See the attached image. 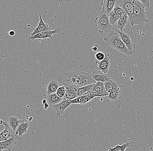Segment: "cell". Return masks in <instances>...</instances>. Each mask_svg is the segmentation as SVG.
Segmentation results:
<instances>
[{
  "label": "cell",
  "instance_id": "1",
  "mask_svg": "<svg viewBox=\"0 0 153 151\" xmlns=\"http://www.w3.org/2000/svg\"><path fill=\"white\" fill-rule=\"evenodd\" d=\"M57 80L58 83L63 86L71 84L76 85L80 87L97 83L90 74L87 72L80 71L62 73L58 77Z\"/></svg>",
  "mask_w": 153,
  "mask_h": 151
},
{
  "label": "cell",
  "instance_id": "2",
  "mask_svg": "<svg viewBox=\"0 0 153 151\" xmlns=\"http://www.w3.org/2000/svg\"><path fill=\"white\" fill-rule=\"evenodd\" d=\"M134 15L132 19L130 22L131 25H137L139 28H143L144 24L148 23L149 21L146 18L145 7L142 4L137 0L133 1Z\"/></svg>",
  "mask_w": 153,
  "mask_h": 151
},
{
  "label": "cell",
  "instance_id": "3",
  "mask_svg": "<svg viewBox=\"0 0 153 151\" xmlns=\"http://www.w3.org/2000/svg\"><path fill=\"white\" fill-rule=\"evenodd\" d=\"M104 40L110 46L120 52L124 53L127 56H130L134 53L128 50L120 39L119 34L117 33V30H113L108 34L107 37H105Z\"/></svg>",
  "mask_w": 153,
  "mask_h": 151
},
{
  "label": "cell",
  "instance_id": "4",
  "mask_svg": "<svg viewBox=\"0 0 153 151\" xmlns=\"http://www.w3.org/2000/svg\"><path fill=\"white\" fill-rule=\"evenodd\" d=\"M99 29L100 32H104L108 34L113 30L112 25L111 24L109 18L105 14H99L94 21Z\"/></svg>",
  "mask_w": 153,
  "mask_h": 151
},
{
  "label": "cell",
  "instance_id": "5",
  "mask_svg": "<svg viewBox=\"0 0 153 151\" xmlns=\"http://www.w3.org/2000/svg\"><path fill=\"white\" fill-rule=\"evenodd\" d=\"M116 4L123 8L128 16L129 21L131 22L134 15L133 0H117Z\"/></svg>",
  "mask_w": 153,
  "mask_h": 151
},
{
  "label": "cell",
  "instance_id": "6",
  "mask_svg": "<svg viewBox=\"0 0 153 151\" xmlns=\"http://www.w3.org/2000/svg\"><path fill=\"white\" fill-rule=\"evenodd\" d=\"M22 139V138L15 136L10 138V139L4 141H0V151L7 150L11 151L13 146L17 144V142Z\"/></svg>",
  "mask_w": 153,
  "mask_h": 151
},
{
  "label": "cell",
  "instance_id": "7",
  "mask_svg": "<svg viewBox=\"0 0 153 151\" xmlns=\"http://www.w3.org/2000/svg\"><path fill=\"white\" fill-rule=\"evenodd\" d=\"M122 87L115 88L110 92L109 95L107 96L108 102H114L116 106L120 108L122 105V103L118 100V97L122 93Z\"/></svg>",
  "mask_w": 153,
  "mask_h": 151
},
{
  "label": "cell",
  "instance_id": "8",
  "mask_svg": "<svg viewBox=\"0 0 153 151\" xmlns=\"http://www.w3.org/2000/svg\"><path fill=\"white\" fill-rule=\"evenodd\" d=\"M117 33L119 34L120 39L125 44L126 47L128 49L129 51L134 53V50L135 48V45L134 43V41L131 39L130 36L128 34L124 32H122L120 30H117Z\"/></svg>",
  "mask_w": 153,
  "mask_h": 151
},
{
  "label": "cell",
  "instance_id": "9",
  "mask_svg": "<svg viewBox=\"0 0 153 151\" xmlns=\"http://www.w3.org/2000/svg\"><path fill=\"white\" fill-rule=\"evenodd\" d=\"M61 31L60 28H56L53 30H49V31H44L42 33L35 34L33 36H30L29 37L28 41H33L37 39H44L50 38L53 39L52 35L53 34H57Z\"/></svg>",
  "mask_w": 153,
  "mask_h": 151
},
{
  "label": "cell",
  "instance_id": "10",
  "mask_svg": "<svg viewBox=\"0 0 153 151\" xmlns=\"http://www.w3.org/2000/svg\"><path fill=\"white\" fill-rule=\"evenodd\" d=\"M96 63L98 65L97 68V71H101L102 73L108 74L111 64V57L109 54H105V59L101 62L96 61Z\"/></svg>",
  "mask_w": 153,
  "mask_h": 151
},
{
  "label": "cell",
  "instance_id": "11",
  "mask_svg": "<svg viewBox=\"0 0 153 151\" xmlns=\"http://www.w3.org/2000/svg\"><path fill=\"white\" fill-rule=\"evenodd\" d=\"M71 105L70 100L63 99L61 103L51 106L56 112L57 115H61L65 114V111Z\"/></svg>",
  "mask_w": 153,
  "mask_h": 151
},
{
  "label": "cell",
  "instance_id": "12",
  "mask_svg": "<svg viewBox=\"0 0 153 151\" xmlns=\"http://www.w3.org/2000/svg\"><path fill=\"white\" fill-rule=\"evenodd\" d=\"M40 22L38 23V27H34L33 32L30 34V36H33L35 34H39L44 31L51 30V26L47 24H46L43 21L41 14L39 15Z\"/></svg>",
  "mask_w": 153,
  "mask_h": 151
},
{
  "label": "cell",
  "instance_id": "13",
  "mask_svg": "<svg viewBox=\"0 0 153 151\" xmlns=\"http://www.w3.org/2000/svg\"><path fill=\"white\" fill-rule=\"evenodd\" d=\"M116 2V0H103L101 2L103 7L100 14H105L109 16L114 8Z\"/></svg>",
  "mask_w": 153,
  "mask_h": 151
},
{
  "label": "cell",
  "instance_id": "14",
  "mask_svg": "<svg viewBox=\"0 0 153 151\" xmlns=\"http://www.w3.org/2000/svg\"><path fill=\"white\" fill-rule=\"evenodd\" d=\"M91 77L97 82L105 83L111 79V76L108 74L102 73L99 71L93 72Z\"/></svg>",
  "mask_w": 153,
  "mask_h": 151
},
{
  "label": "cell",
  "instance_id": "15",
  "mask_svg": "<svg viewBox=\"0 0 153 151\" xmlns=\"http://www.w3.org/2000/svg\"><path fill=\"white\" fill-rule=\"evenodd\" d=\"M4 125L5 126V129L1 132L2 136L4 138L5 141L8 140L10 138L15 136V132L12 129L8 123L6 122H4Z\"/></svg>",
  "mask_w": 153,
  "mask_h": 151
},
{
  "label": "cell",
  "instance_id": "16",
  "mask_svg": "<svg viewBox=\"0 0 153 151\" xmlns=\"http://www.w3.org/2000/svg\"><path fill=\"white\" fill-rule=\"evenodd\" d=\"M94 89L98 94V97H105L108 95L105 89L104 83L97 82Z\"/></svg>",
  "mask_w": 153,
  "mask_h": 151
},
{
  "label": "cell",
  "instance_id": "17",
  "mask_svg": "<svg viewBox=\"0 0 153 151\" xmlns=\"http://www.w3.org/2000/svg\"><path fill=\"white\" fill-rule=\"evenodd\" d=\"M105 89L108 94H109L110 92L115 88L122 87V86L118 82H116L114 80L111 79L106 83H104Z\"/></svg>",
  "mask_w": 153,
  "mask_h": 151
},
{
  "label": "cell",
  "instance_id": "18",
  "mask_svg": "<svg viewBox=\"0 0 153 151\" xmlns=\"http://www.w3.org/2000/svg\"><path fill=\"white\" fill-rule=\"evenodd\" d=\"M24 122H25L24 120L19 119L18 117H16V116H11L9 118V120L7 123L11 127L15 132L19 126H20L22 123Z\"/></svg>",
  "mask_w": 153,
  "mask_h": 151
},
{
  "label": "cell",
  "instance_id": "19",
  "mask_svg": "<svg viewBox=\"0 0 153 151\" xmlns=\"http://www.w3.org/2000/svg\"><path fill=\"white\" fill-rule=\"evenodd\" d=\"M29 126V125L27 122H24L22 123L17 128L15 134L17 136L22 138V136L25 134L26 133L27 129Z\"/></svg>",
  "mask_w": 153,
  "mask_h": 151
},
{
  "label": "cell",
  "instance_id": "20",
  "mask_svg": "<svg viewBox=\"0 0 153 151\" xmlns=\"http://www.w3.org/2000/svg\"><path fill=\"white\" fill-rule=\"evenodd\" d=\"M59 87V84L57 81L54 80H51L48 84L47 90L48 95L56 93Z\"/></svg>",
  "mask_w": 153,
  "mask_h": 151
},
{
  "label": "cell",
  "instance_id": "21",
  "mask_svg": "<svg viewBox=\"0 0 153 151\" xmlns=\"http://www.w3.org/2000/svg\"><path fill=\"white\" fill-rule=\"evenodd\" d=\"M128 16L126 14L122 15L120 18L119 19L117 22V27L118 29H119L120 31L123 32L124 27L128 24Z\"/></svg>",
  "mask_w": 153,
  "mask_h": 151
},
{
  "label": "cell",
  "instance_id": "22",
  "mask_svg": "<svg viewBox=\"0 0 153 151\" xmlns=\"http://www.w3.org/2000/svg\"><path fill=\"white\" fill-rule=\"evenodd\" d=\"M47 98V101H48V103L51 106L53 105L58 104L63 100V98L58 97L56 93L48 95Z\"/></svg>",
  "mask_w": 153,
  "mask_h": 151
},
{
  "label": "cell",
  "instance_id": "23",
  "mask_svg": "<svg viewBox=\"0 0 153 151\" xmlns=\"http://www.w3.org/2000/svg\"><path fill=\"white\" fill-rule=\"evenodd\" d=\"M95 84H90L85 86L80 87L76 92V95L78 97L83 96L87 91H90L94 88Z\"/></svg>",
  "mask_w": 153,
  "mask_h": 151
},
{
  "label": "cell",
  "instance_id": "24",
  "mask_svg": "<svg viewBox=\"0 0 153 151\" xmlns=\"http://www.w3.org/2000/svg\"><path fill=\"white\" fill-rule=\"evenodd\" d=\"M89 102V100L88 99L86 95L80 96L74 100L71 101V104H80V105H85L86 104Z\"/></svg>",
  "mask_w": 153,
  "mask_h": 151
},
{
  "label": "cell",
  "instance_id": "25",
  "mask_svg": "<svg viewBox=\"0 0 153 151\" xmlns=\"http://www.w3.org/2000/svg\"><path fill=\"white\" fill-rule=\"evenodd\" d=\"M130 146V143L127 142L122 145H117L113 148H109L108 151H125V150Z\"/></svg>",
  "mask_w": 153,
  "mask_h": 151
},
{
  "label": "cell",
  "instance_id": "26",
  "mask_svg": "<svg viewBox=\"0 0 153 151\" xmlns=\"http://www.w3.org/2000/svg\"><path fill=\"white\" fill-rule=\"evenodd\" d=\"M64 87L65 88L66 91L72 93L74 94H76L77 90H78L80 87L74 85H65Z\"/></svg>",
  "mask_w": 153,
  "mask_h": 151
},
{
  "label": "cell",
  "instance_id": "27",
  "mask_svg": "<svg viewBox=\"0 0 153 151\" xmlns=\"http://www.w3.org/2000/svg\"><path fill=\"white\" fill-rule=\"evenodd\" d=\"M110 14H117V15H119L122 16V15L126 14V13L122 7H120L119 6L115 4L114 8Z\"/></svg>",
  "mask_w": 153,
  "mask_h": 151
},
{
  "label": "cell",
  "instance_id": "28",
  "mask_svg": "<svg viewBox=\"0 0 153 151\" xmlns=\"http://www.w3.org/2000/svg\"><path fill=\"white\" fill-rule=\"evenodd\" d=\"M108 16L109 18L110 23L111 25H113L115 24L117 22V21L119 19L121 15H117V14H110Z\"/></svg>",
  "mask_w": 153,
  "mask_h": 151
},
{
  "label": "cell",
  "instance_id": "29",
  "mask_svg": "<svg viewBox=\"0 0 153 151\" xmlns=\"http://www.w3.org/2000/svg\"><path fill=\"white\" fill-rule=\"evenodd\" d=\"M77 97H78V96L76 95V94H74L68 91H66L65 94L63 97V99H66V100L71 101L76 99Z\"/></svg>",
  "mask_w": 153,
  "mask_h": 151
},
{
  "label": "cell",
  "instance_id": "30",
  "mask_svg": "<svg viewBox=\"0 0 153 151\" xmlns=\"http://www.w3.org/2000/svg\"><path fill=\"white\" fill-rule=\"evenodd\" d=\"M65 93L66 90L65 89V87L64 86H63L59 87L58 88L56 93L58 97L63 98L65 96Z\"/></svg>",
  "mask_w": 153,
  "mask_h": 151
},
{
  "label": "cell",
  "instance_id": "31",
  "mask_svg": "<svg viewBox=\"0 0 153 151\" xmlns=\"http://www.w3.org/2000/svg\"><path fill=\"white\" fill-rule=\"evenodd\" d=\"M105 54L103 52L100 51V52H97L95 54V58L96 59V61L98 62H101L103 61L105 59Z\"/></svg>",
  "mask_w": 153,
  "mask_h": 151
},
{
  "label": "cell",
  "instance_id": "32",
  "mask_svg": "<svg viewBox=\"0 0 153 151\" xmlns=\"http://www.w3.org/2000/svg\"><path fill=\"white\" fill-rule=\"evenodd\" d=\"M139 1L142 4L144 7H145V10H146V8L148 9L150 7V1L149 0H146V1L139 0Z\"/></svg>",
  "mask_w": 153,
  "mask_h": 151
},
{
  "label": "cell",
  "instance_id": "33",
  "mask_svg": "<svg viewBox=\"0 0 153 151\" xmlns=\"http://www.w3.org/2000/svg\"><path fill=\"white\" fill-rule=\"evenodd\" d=\"M98 48H99V45H97V44H95V45H94V46L92 48V50L93 51L96 52V51H97V50H98Z\"/></svg>",
  "mask_w": 153,
  "mask_h": 151
},
{
  "label": "cell",
  "instance_id": "34",
  "mask_svg": "<svg viewBox=\"0 0 153 151\" xmlns=\"http://www.w3.org/2000/svg\"><path fill=\"white\" fill-rule=\"evenodd\" d=\"M9 35H10V36H14V35H15V32H14V30H10V31H9Z\"/></svg>",
  "mask_w": 153,
  "mask_h": 151
},
{
  "label": "cell",
  "instance_id": "35",
  "mask_svg": "<svg viewBox=\"0 0 153 151\" xmlns=\"http://www.w3.org/2000/svg\"><path fill=\"white\" fill-rule=\"evenodd\" d=\"M49 107V105L47 103H45V106H44V109H48V108Z\"/></svg>",
  "mask_w": 153,
  "mask_h": 151
},
{
  "label": "cell",
  "instance_id": "36",
  "mask_svg": "<svg viewBox=\"0 0 153 151\" xmlns=\"http://www.w3.org/2000/svg\"><path fill=\"white\" fill-rule=\"evenodd\" d=\"M5 141V140L3 136H2L1 134L0 133V141Z\"/></svg>",
  "mask_w": 153,
  "mask_h": 151
},
{
  "label": "cell",
  "instance_id": "37",
  "mask_svg": "<svg viewBox=\"0 0 153 151\" xmlns=\"http://www.w3.org/2000/svg\"><path fill=\"white\" fill-rule=\"evenodd\" d=\"M4 122V121H3L2 119H0V125H2V124H3Z\"/></svg>",
  "mask_w": 153,
  "mask_h": 151
},
{
  "label": "cell",
  "instance_id": "38",
  "mask_svg": "<svg viewBox=\"0 0 153 151\" xmlns=\"http://www.w3.org/2000/svg\"><path fill=\"white\" fill-rule=\"evenodd\" d=\"M46 103H47V100H46V99H44V100H43V101H42L43 104H44V105H45V104Z\"/></svg>",
  "mask_w": 153,
  "mask_h": 151
}]
</instances>
